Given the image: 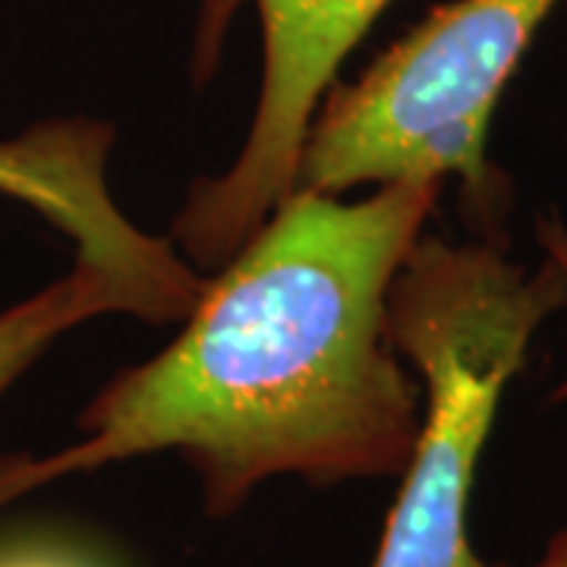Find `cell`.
Wrapping results in <instances>:
<instances>
[{"instance_id": "6da1fadb", "label": "cell", "mask_w": 567, "mask_h": 567, "mask_svg": "<svg viewBox=\"0 0 567 567\" xmlns=\"http://www.w3.org/2000/svg\"><path fill=\"white\" fill-rule=\"evenodd\" d=\"M442 186L385 183L360 203L290 193L205 284L186 328L121 372L80 442L0 457V511L32 488L177 451L227 517L278 476L309 486L401 476L423 410L388 338V290Z\"/></svg>"}, {"instance_id": "7a4b0ae2", "label": "cell", "mask_w": 567, "mask_h": 567, "mask_svg": "<svg viewBox=\"0 0 567 567\" xmlns=\"http://www.w3.org/2000/svg\"><path fill=\"white\" fill-rule=\"evenodd\" d=\"M567 309L565 278L527 271L492 240L420 237L388 290V338L423 379V425L372 567H502L476 555L470 498L507 382L539 324Z\"/></svg>"}, {"instance_id": "3957f363", "label": "cell", "mask_w": 567, "mask_h": 567, "mask_svg": "<svg viewBox=\"0 0 567 567\" xmlns=\"http://www.w3.org/2000/svg\"><path fill=\"white\" fill-rule=\"evenodd\" d=\"M558 0H454L334 89L306 133L290 193L341 196L363 183L461 181L495 227L507 189L488 164V123L536 29Z\"/></svg>"}, {"instance_id": "277c9868", "label": "cell", "mask_w": 567, "mask_h": 567, "mask_svg": "<svg viewBox=\"0 0 567 567\" xmlns=\"http://www.w3.org/2000/svg\"><path fill=\"white\" fill-rule=\"evenodd\" d=\"M240 0H208L203 44L215 54ZM262 22L259 104L237 162L199 181L174 221L189 265L224 268L290 196L316 107L388 0H252Z\"/></svg>"}, {"instance_id": "5b68a950", "label": "cell", "mask_w": 567, "mask_h": 567, "mask_svg": "<svg viewBox=\"0 0 567 567\" xmlns=\"http://www.w3.org/2000/svg\"><path fill=\"white\" fill-rule=\"evenodd\" d=\"M114 130L89 117L41 121L0 140V193L35 208L76 246V262L102 271L121 293L123 316L186 319L205 278L171 240L140 230L107 189Z\"/></svg>"}, {"instance_id": "8992f818", "label": "cell", "mask_w": 567, "mask_h": 567, "mask_svg": "<svg viewBox=\"0 0 567 567\" xmlns=\"http://www.w3.org/2000/svg\"><path fill=\"white\" fill-rule=\"evenodd\" d=\"M123 312L121 293L102 271L73 265L63 278L0 312V394L39 363L76 324Z\"/></svg>"}, {"instance_id": "52a82bcc", "label": "cell", "mask_w": 567, "mask_h": 567, "mask_svg": "<svg viewBox=\"0 0 567 567\" xmlns=\"http://www.w3.org/2000/svg\"><path fill=\"white\" fill-rule=\"evenodd\" d=\"M0 567H107L89 548L61 536L0 539Z\"/></svg>"}, {"instance_id": "ba28073f", "label": "cell", "mask_w": 567, "mask_h": 567, "mask_svg": "<svg viewBox=\"0 0 567 567\" xmlns=\"http://www.w3.org/2000/svg\"><path fill=\"white\" fill-rule=\"evenodd\" d=\"M539 246H543L546 259H551V262L558 265L567 290V224L558 221V218L539 221ZM561 398H567V385L561 388Z\"/></svg>"}, {"instance_id": "9c48e42d", "label": "cell", "mask_w": 567, "mask_h": 567, "mask_svg": "<svg viewBox=\"0 0 567 567\" xmlns=\"http://www.w3.org/2000/svg\"><path fill=\"white\" fill-rule=\"evenodd\" d=\"M536 567H567V527L551 539V546L546 548L543 561Z\"/></svg>"}]
</instances>
